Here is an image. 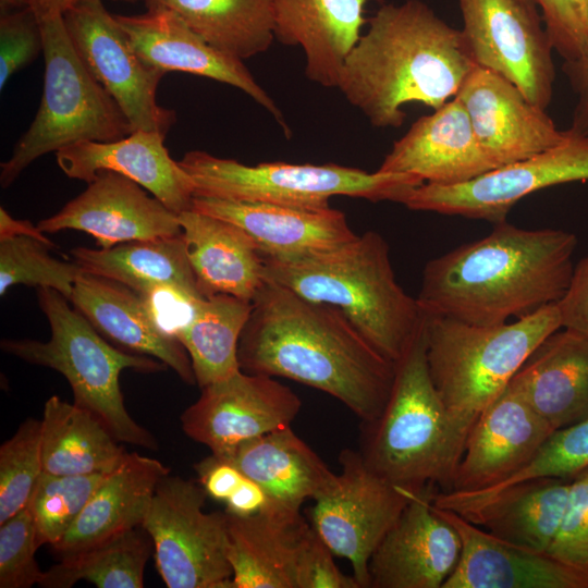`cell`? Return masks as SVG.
I'll use <instances>...</instances> for the list:
<instances>
[{
    "label": "cell",
    "mask_w": 588,
    "mask_h": 588,
    "mask_svg": "<svg viewBox=\"0 0 588 588\" xmlns=\"http://www.w3.org/2000/svg\"><path fill=\"white\" fill-rule=\"evenodd\" d=\"M241 333V370L282 377L342 402L364 424L382 413L395 364L380 355L336 308L266 281Z\"/></svg>",
    "instance_id": "1"
},
{
    "label": "cell",
    "mask_w": 588,
    "mask_h": 588,
    "mask_svg": "<svg viewBox=\"0 0 588 588\" xmlns=\"http://www.w3.org/2000/svg\"><path fill=\"white\" fill-rule=\"evenodd\" d=\"M574 233L502 221L487 236L429 260L417 301L426 314L497 326L556 304L574 271Z\"/></svg>",
    "instance_id": "2"
},
{
    "label": "cell",
    "mask_w": 588,
    "mask_h": 588,
    "mask_svg": "<svg viewBox=\"0 0 588 588\" xmlns=\"http://www.w3.org/2000/svg\"><path fill=\"white\" fill-rule=\"evenodd\" d=\"M367 23L338 88L375 127L401 126L406 103L438 109L476 65L462 30L419 0L383 4Z\"/></svg>",
    "instance_id": "3"
},
{
    "label": "cell",
    "mask_w": 588,
    "mask_h": 588,
    "mask_svg": "<svg viewBox=\"0 0 588 588\" xmlns=\"http://www.w3.org/2000/svg\"><path fill=\"white\" fill-rule=\"evenodd\" d=\"M262 259L266 281L336 308L393 364L424 326L425 311L397 283L389 245L375 231L331 250L292 259Z\"/></svg>",
    "instance_id": "4"
},
{
    "label": "cell",
    "mask_w": 588,
    "mask_h": 588,
    "mask_svg": "<svg viewBox=\"0 0 588 588\" xmlns=\"http://www.w3.org/2000/svg\"><path fill=\"white\" fill-rule=\"evenodd\" d=\"M561 328L556 304L497 326L425 313L429 373L462 453L481 412L507 388L534 350Z\"/></svg>",
    "instance_id": "5"
},
{
    "label": "cell",
    "mask_w": 588,
    "mask_h": 588,
    "mask_svg": "<svg viewBox=\"0 0 588 588\" xmlns=\"http://www.w3.org/2000/svg\"><path fill=\"white\" fill-rule=\"evenodd\" d=\"M36 291L50 326V339H3L1 348L28 364L60 372L72 389L73 403L91 413L119 442L156 450V438L125 407L120 375L125 369L150 373L168 367L156 358L111 344L60 292L50 287Z\"/></svg>",
    "instance_id": "6"
},
{
    "label": "cell",
    "mask_w": 588,
    "mask_h": 588,
    "mask_svg": "<svg viewBox=\"0 0 588 588\" xmlns=\"http://www.w3.org/2000/svg\"><path fill=\"white\" fill-rule=\"evenodd\" d=\"M365 426L360 454L377 474L412 490H451L462 451L429 373L424 326L395 363L382 413Z\"/></svg>",
    "instance_id": "7"
},
{
    "label": "cell",
    "mask_w": 588,
    "mask_h": 588,
    "mask_svg": "<svg viewBox=\"0 0 588 588\" xmlns=\"http://www.w3.org/2000/svg\"><path fill=\"white\" fill-rule=\"evenodd\" d=\"M45 78L38 111L1 163L9 187L37 158L83 140L112 142L134 132L117 101L96 81L75 50L63 15L39 16Z\"/></svg>",
    "instance_id": "8"
},
{
    "label": "cell",
    "mask_w": 588,
    "mask_h": 588,
    "mask_svg": "<svg viewBox=\"0 0 588 588\" xmlns=\"http://www.w3.org/2000/svg\"><path fill=\"white\" fill-rule=\"evenodd\" d=\"M191 176L195 196L261 201L304 208L330 207L333 196L403 204L424 182L404 173L367 172L334 163L262 162L246 166L193 150L179 161Z\"/></svg>",
    "instance_id": "9"
},
{
    "label": "cell",
    "mask_w": 588,
    "mask_h": 588,
    "mask_svg": "<svg viewBox=\"0 0 588 588\" xmlns=\"http://www.w3.org/2000/svg\"><path fill=\"white\" fill-rule=\"evenodd\" d=\"M200 483L170 474L157 485L142 527L169 588H232L226 513L204 512Z\"/></svg>",
    "instance_id": "10"
},
{
    "label": "cell",
    "mask_w": 588,
    "mask_h": 588,
    "mask_svg": "<svg viewBox=\"0 0 588 588\" xmlns=\"http://www.w3.org/2000/svg\"><path fill=\"white\" fill-rule=\"evenodd\" d=\"M341 471L314 499L311 527L335 556L350 561L359 588H369L371 554L401 515L412 489L372 470L360 452L345 449Z\"/></svg>",
    "instance_id": "11"
},
{
    "label": "cell",
    "mask_w": 588,
    "mask_h": 588,
    "mask_svg": "<svg viewBox=\"0 0 588 588\" xmlns=\"http://www.w3.org/2000/svg\"><path fill=\"white\" fill-rule=\"evenodd\" d=\"M462 34L476 65L503 76L536 107L549 106L553 46L536 0H458Z\"/></svg>",
    "instance_id": "12"
},
{
    "label": "cell",
    "mask_w": 588,
    "mask_h": 588,
    "mask_svg": "<svg viewBox=\"0 0 588 588\" xmlns=\"http://www.w3.org/2000/svg\"><path fill=\"white\" fill-rule=\"evenodd\" d=\"M567 132V131H566ZM588 180V139L567 138L527 159L455 185L424 183L403 201L408 209L505 221L522 198L547 187Z\"/></svg>",
    "instance_id": "13"
},
{
    "label": "cell",
    "mask_w": 588,
    "mask_h": 588,
    "mask_svg": "<svg viewBox=\"0 0 588 588\" xmlns=\"http://www.w3.org/2000/svg\"><path fill=\"white\" fill-rule=\"evenodd\" d=\"M79 58L96 81L117 101L134 131L167 135L176 113L157 102L166 72L144 62L101 0H82L63 14Z\"/></svg>",
    "instance_id": "14"
},
{
    "label": "cell",
    "mask_w": 588,
    "mask_h": 588,
    "mask_svg": "<svg viewBox=\"0 0 588 588\" xmlns=\"http://www.w3.org/2000/svg\"><path fill=\"white\" fill-rule=\"evenodd\" d=\"M302 401L274 377L237 371L201 388L181 415L187 437L225 458L246 441L291 427Z\"/></svg>",
    "instance_id": "15"
},
{
    "label": "cell",
    "mask_w": 588,
    "mask_h": 588,
    "mask_svg": "<svg viewBox=\"0 0 588 588\" xmlns=\"http://www.w3.org/2000/svg\"><path fill=\"white\" fill-rule=\"evenodd\" d=\"M433 487L411 490L370 556L369 588H442L456 567L461 538L434 505Z\"/></svg>",
    "instance_id": "16"
},
{
    "label": "cell",
    "mask_w": 588,
    "mask_h": 588,
    "mask_svg": "<svg viewBox=\"0 0 588 588\" xmlns=\"http://www.w3.org/2000/svg\"><path fill=\"white\" fill-rule=\"evenodd\" d=\"M86 189L37 223L44 233L76 230L99 248L182 234L179 215L120 173L99 171Z\"/></svg>",
    "instance_id": "17"
},
{
    "label": "cell",
    "mask_w": 588,
    "mask_h": 588,
    "mask_svg": "<svg viewBox=\"0 0 588 588\" xmlns=\"http://www.w3.org/2000/svg\"><path fill=\"white\" fill-rule=\"evenodd\" d=\"M455 98L464 106L475 136L497 168L556 146L567 138L544 110L530 103L516 85L475 65Z\"/></svg>",
    "instance_id": "18"
},
{
    "label": "cell",
    "mask_w": 588,
    "mask_h": 588,
    "mask_svg": "<svg viewBox=\"0 0 588 588\" xmlns=\"http://www.w3.org/2000/svg\"><path fill=\"white\" fill-rule=\"evenodd\" d=\"M114 17L144 62L166 73L185 72L241 89L271 113L284 134L290 136L282 112L243 60L211 46L174 12L164 8H147L143 14Z\"/></svg>",
    "instance_id": "19"
},
{
    "label": "cell",
    "mask_w": 588,
    "mask_h": 588,
    "mask_svg": "<svg viewBox=\"0 0 588 588\" xmlns=\"http://www.w3.org/2000/svg\"><path fill=\"white\" fill-rule=\"evenodd\" d=\"M554 430L513 388H507L473 425L452 490L500 485L524 468Z\"/></svg>",
    "instance_id": "20"
},
{
    "label": "cell",
    "mask_w": 588,
    "mask_h": 588,
    "mask_svg": "<svg viewBox=\"0 0 588 588\" xmlns=\"http://www.w3.org/2000/svg\"><path fill=\"white\" fill-rule=\"evenodd\" d=\"M192 209L242 229L262 257L292 259L331 250L357 235L346 216L334 208L230 200L195 196Z\"/></svg>",
    "instance_id": "21"
},
{
    "label": "cell",
    "mask_w": 588,
    "mask_h": 588,
    "mask_svg": "<svg viewBox=\"0 0 588 588\" xmlns=\"http://www.w3.org/2000/svg\"><path fill=\"white\" fill-rule=\"evenodd\" d=\"M497 169L479 145L469 117L455 97L418 119L393 144L378 171L404 173L424 183L455 185Z\"/></svg>",
    "instance_id": "22"
},
{
    "label": "cell",
    "mask_w": 588,
    "mask_h": 588,
    "mask_svg": "<svg viewBox=\"0 0 588 588\" xmlns=\"http://www.w3.org/2000/svg\"><path fill=\"white\" fill-rule=\"evenodd\" d=\"M437 509L462 542L457 565L442 588H588L587 573L547 552L501 540L453 511Z\"/></svg>",
    "instance_id": "23"
},
{
    "label": "cell",
    "mask_w": 588,
    "mask_h": 588,
    "mask_svg": "<svg viewBox=\"0 0 588 588\" xmlns=\"http://www.w3.org/2000/svg\"><path fill=\"white\" fill-rule=\"evenodd\" d=\"M226 516L232 588H299L302 556L314 532L299 510L269 503L252 516Z\"/></svg>",
    "instance_id": "24"
},
{
    "label": "cell",
    "mask_w": 588,
    "mask_h": 588,
    "mask_svg": "<svg viewBox=\"0 0 588 588\" xmlns=\"http://www.w3.org/2000/svg\"><path fill=\"white\" fill-rule=\"evenodd\" d=\"M166 136L136 130L112 142L83 140L61 148L56 159L62 172L89 183L99 171L130 177L176 215L192 209L195 186L164 146Z\"/></svg>",
    "instance_id": "25"
},
{
    "label": "cell",
    "mask_w": 588,
    "mask_h": 588,
    "mask_svg": "<svg viewBox=\"0 0 588 588\" xmlns=\"http://www.w3.org/2000/svg\"><path fill=\"white\" fill-rule=\"evenodd\" d=\"M569 482L571 478H532L482 498L443 491L434 494L433 503L501 540L547 552L563 518Z\"/></svg>",
    "instance_id": "26"
},
{
    "label": "cell",
    "mask_w": 588,
    "mask_h": 588,
    "mask_svg": "<svg viewBox=\"0 0 588 588\" xmlns=\"http://www.w3.org/2000/svg\"><path fill=\"white\" fill-rule=\"evenodd\" d=\"M69 301L118 348L156 358L185 383H196L184 346L176 338L159 329L140 295L132 289L114 280L83 272Z\"/></svg>",
    "instance_id": "27"
},
{
    "label": "cell",
    "mask_w": 588,
    "mask_h": 588,
    "mask_svg": "<svg viewBox=\"0 0 588 588\" xmlns=\"http://www.w3.org/2000/svg\"><path fill=\"white\" fill-rule=\"evenodd\" d=\"M370 0H272L274 36L302 46L306 76L323 87H338L343 64L367 22Z\"/></svg>",
    "instance_id": "28"
},
{
    "label": "cell",
    "mask_w": 588,
    "mask_h": 588,
    "mask_svg": "<svg viewBox=\"0 0 588 588\" xmlns=\"http://www.w3.org/2000/svg\"><path fill=\"white\" fill-rule=\"evenodd\" d=\"M555 431L588 418V336L561 328L529 355L509 384Z\"/></svg>",
    "instance_id": "29"
},
{
    "label": "cell",
    "mask_w": 588,
    "mask_h": 588,
    "mask_svg": "<svg viewBox=\"0 0 588 588\" xmlns=\"http://www.w3.org/2000/svg\"><path fill=\"white\" fill-rule=\"evenodd\" d=\"M170 469L159 460L126 453L107 473L69 531L51 549L61 558L140 527L160 479Z\"/></svg>",
    "instance_id": "30"
},
{
    "label": "cell",
    "mask_w": 588,
    "mask_h": 588,
    "mask_svg": "<svg viewBox=\"0 0 588 588\" xmlns=\"http://www.w3.org/2000/svg\"><path fill=\"white\" fill-rule=\"evenodd\" d=\"M179 220L201 296L228 294L252 302L265 282L264 259L253 240L235 224L194 209Z\"/></svg>",
    "instance_id": "31"
},
{
    "label": "cell",
    "mask_w": 588,
    "mask_h": 588,
    "mask_svg": "<svg viewBox=\"0 0 588 588\" xmlns=\"http://www.w3.org/2000/svg\"><path fill=\"white\" fill-rule=\"evenodd\" d=\"M223 460L256 481L270 503L295 510L318 497L335 477L291 427L246 441Z\"/></svg>",
    "instance_id": "32"
},
{
    "label": "cell",
    "mask_w": 588,
    "mask_h": 588,
    "mask_svg": "<svg viewBox=\"0 0 588 588\" xmlns=\"http://www.w3.org/2000/svg\"><path fill=\"white\" fill-rule=\"evenodd\" d=\"M72 260L87 273L120 282L139 295L173 286L200 298L183 235L122 243L109 248L75 247Z\"/></svg>",
    "instance_id": "33"
},
{
    "label": "cell",
    "mask_w": 588,
    "mask_h": 588,
    "mask_svg": "<svg viewBox=\"0 0 588 588\" xmlns=\"http://www.w3.org/2000/svg\"><path fill=\"white\" fill-rule=\"evenodd\" d=\"M127 452L88 411L50 396L41 418L44 471L56 475L107 474Z\"/></svg>",
    "instance_id": "34"
},
{
    "label": "cell",
    "mask_w": 588,
    "mask_h": 588,
    "mask_svg": "<svg viewBox=\"0 0 588 588\" xmlns=\"http://www.w3.org/2000/svg\"><path fill=\"white\" fill-rule=\"evenodd\" d=\"M164 8L217 49L244 60L267 51L274 37L272 0H145Z\"/></svg>",
    "instance_id": "35"
},
{
    "label": "cell",
    "mask_w": 588,
    "mask_h": 588,
    "mask_svg": "<svg viewBox=\"0 0 588 588\" xmlns=\"http://www.w3.org/2000/svg\"><path fill=\"white\" fill-rule=\"evenodd\" d=\"M252 306L250 301L228 294L196 301L188 322L175 338L189 356L200 389L241 370L238 341Z\"/></svg>",
    "instance_id": "36"
},
{
    "label": "cell",
    "mask_w": 588,
    "mask_h": 588,
    "mask_svg": "<svg viewBox=\"0 0 588 588\" xmlns=\"http://www.w3.org/2000/svg\"><path fill=\"white\" fill-rule=\"evenodd\" d=\"M152 541L140 526L65 555L44 571L38 586L70 588L86 580L98 588H142Z\"/></svg>",
    "instance_id": "37"
},
{
    "label": "cell",
    "mask_w": 588,
    "mask_h": 588,
    "mask_svg": "<svg viewBox=\"0 0 588 588\" xmlns=\"http://www.w3.org/2000/svg\"><path fill=\"white\" fill-rule=\"evenodd\" d=\"M48 244L24 235L0 237V295L10 287H50L70 299L84 272L75 261L54 258Z\"/></svg>",
    "instance_id": "38"
},
{
    "label": "cell",
    "mask_w": 588,
    "mask_h": 588,
    "mask_svg": "<svg viewBox=\"0 0 588 588\" xmlns=\"http://www.w3.org/2000/svg\"><path fill=\"white\" fill-rule=\"evenodd\" d=\"M105 475L42 471L26 505L34 518L40 546L52 547L62 539Z\"/></svg>",
    "instance_id": "39"
},
{
    "label": "cell",
    "mask_w": 588,
    "mask_h": 588,
    "mask_svg": "<svg viewBox=\"0 0 588 588\" xmlns=\"http://www.w3.org/2000/svg\"><path fill=\"white\" fill-rule=\"evenodd\" d=\"M44 471L41 419H25L0 446V524L26 507Z\"/></svg>",
    "instance_id": "40"
},
{
    "label": "cell",
    "mask_w": 588,
    "mask_h": 588,
    "mask_svg": "<svg viewBox=\"0 0 588 588\" xmlns=\"http://www.w3.org/2000/svg\"><path fill=\"white\" fill-rule=\"evenodd\" d=\"M586 467H588V418L553 431L535 457L510 479L494 487L458 492L469 498H482L532 478L569 479Z\"/></svg>",
    "instance_id": "41"
},
{
    "label": "cell",
    "mask_w": 588,
    "mask_h": 588,
    "mask_svg": "<svg viewBox=\"0 0 588 588\" xmlns=\"http://www.w3.org/2000/svg\"><path fill=\"white\" fill-rule=\"evenodd\" d=\"M39 547L34 518L27 507L0 524V588L39 585L44 575L35 559Z\"/></svg>",
    "instance_id": "42"
},
{
    "label": "cell",
    "mask_w": 588,
    "mask_h": 588,
    "mask_svg": "<svg viewBox=\"0 0 588 588\" xmlns=\"http://www.w3.org/2000/svg\"><path fill=\"white\" fill-rule=\"evenodd\" d=\"M547 553L588 574V467L571 478L563 518Z\"/></svg>",
    "instance_id": "43"
},
{
    "label": "cell",
    "mask_w": 588,
    "mask_h": 588,
    "mask_svg": "<svg viewBox=\"0 0 588 588\" xmlns=\"http://www.w3.org/2000/svg\"><path fill=\"white\" fill-rule=\"evenodd\" d=\"M44 52L40 21L35 9L25 8L1 13L0 17V88L17 71Z\"/></svg>",
    "instance_id": "44"
},
{
    "label": "cell",
    "mask_w": 588,
    "mask_h": 588,
    "mask_svg": "<svg viewBox=\"0 0 588 588\" xmlns=\"http://www.w3.org/2000/svg\"><path fill=\"white\" fill-rule=\"evenodd\" d=\"M547 33L564 61L588 52L587 0H536Z\"/></svg>",
    "instance_id": "45"
},
{
    "label": "cell",
    "mask_w": 588,
    "mask_h": 588,
    "mask_svg": "<svg viewBox=\"0 0 588 588\" xmlns=\"http://www.w3.org/2000/svg\"><path fill=\"white\" fill-rule=\"evenodd\" d=\"M299 588H359L354 576L343 574L333 553L314 529L299 565Z\"/></svg>",
    "instance_id": "46"
},
{
    "label": "cell",
    "mask_w": 588,
    "mask_h": 588,
    "mask_svg": "<svg viewBox=\"0 0 588 588\" xmlns=\"http://www.w3.org/2000/svg\"><path fill=\"white\" fill-rule=\"evenodd\" d=\"M140 297L159 329L174 338L188 322L199 299L173 286H158Z\"/></svg>",
    "instance_id": "47"
},
{
    "label": "cell",
    "mask_w": 588,
    "mask_h": 588,
    "mask_svg": "<svg viewBox=\"0 0 588 588\" xmlns=\"http://www.w3.org/2000/svg\"><path fill=\"white\" fill-rule=\"evenodd\" d=\"M556 307L562 328L588 336V256L574 267L568 287Z\"/></svg>",
    "instance_id": "48"
},
{
    "label": "cell",
    "mask_w": 588,
    "mask_h": 588,
    "mask_svg": "<svg viewBox=\"0 0 588 588\" xmlns=\"http://www.w3.org/2000/svg\"><path fill=\"white\" fill-rule=\"evenodd\" d=\"M195 470L206 494L221 502L233 494L245 477L234 464L213 454L195 464Z\"/></svg>",
    "instance_id": "49"
},
{
    "label": "cell",
    "mask_w": 588,
    "mask_h": 588,
    "mask_svg": "<svg viewBox=\"0 0 588 588\" xmlns=\"http://www.w3.org/2000/svg\"><path fill=\"white\" fill-rule=\"evenodd\" d=\"M563 71L577 95L572 123L571 135L588 139V52L574 61H564Z\"/></svg>",
    "instance_id": "50"
},
{
    "label": "cell",
    "mask_w": 588,
    "mask_h": 588,
    "mask_svg": "<svg viewBox=\"0 0 588 588\" xmlns=\"http://www.w3.org/2000/svg\"><path fill=\"white\" fill-rule=\"evenodd\" d=\"M224 503L226 513L246 517L266 509L270 503V499L256 481L245 476L237 489Z\"/></svg>",
    "instance_id": "51"
},
{
    "label": "cell",
    "mask_w": 588,
    "mask_h": 588,
    "mask_svg": "<svg viewBox=\"0 0 588 588\" xmlns=\"http://www.w3.org/2000/svg\"><path fill=\"white\" fill-rule=\"evenodd\" d=\"M24 235L37 238L51 247L54 244L39 230L27 220L14 219L3 207L0 208V237Z\"/></svg>",
    "instance_id": "52"
},
{
    "label": "cell",
    "mask_w": 588,
    "mask_h": 588,
    "mask_svg": "<svg viewBox=\"0 0 588 588\" xmlns=\"http://www.w3.org/2000/svg\"><path fill=\"white\" fill-rule=\"evenodd\" d=\"M82 0H29L38 16L63 15Z\"/></svg>",
    "instance_id": "53"
},
{
    "label": "cell",
    "mask_w": 588,
    "mask_h": 588,
    "mask_svg": "<svg viewBox=\"0 0 588 588\" xmlns=\"http://www.w3.org/2000/svg\"><path fill=\"white\" fill-rule=\"evenodd\" d=\"M29 5V0H0L1 13L19 10Z\"/></svg>",
    "instance_id": "54"
},
{
    "label": "cell",
    "mask_w": 588,
    "mask_h": 588,
    "mask_svg": "<svg viewBox=\"0 0 588 588\" xmlns=\"http://www.w3.org/2000/svg\"><path fill=\"white\" fill-rule=\"evenodd\" d=\"M113 1H123V2H128V3H134V2H137V1H142V0H113Z\"/></svg>",
    "instance_id": "55"
},
{
    "label": "cell",
    "mask_w": 588,
    "mask_h": 588,
    "mask_svg": "<svg viewBox=\"0 0 588 588\" xmlns=\"http://www.w3.org/2000/svg\"><path fill=\"white\" fill-rule=\"evenodd\" d=\"M587 21H588V0H587Z\"/></svg>",
    "instance_id": "56"
}]
</instances>
